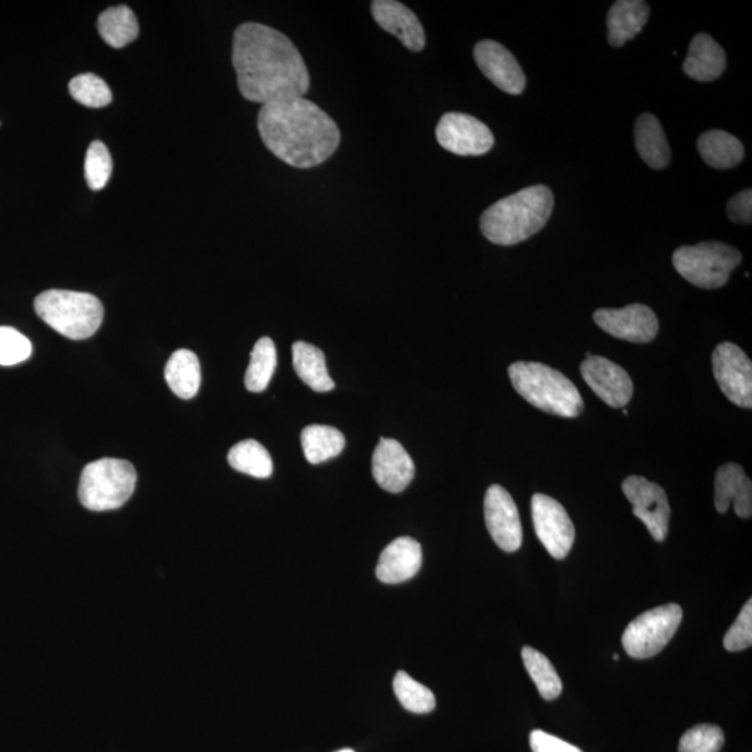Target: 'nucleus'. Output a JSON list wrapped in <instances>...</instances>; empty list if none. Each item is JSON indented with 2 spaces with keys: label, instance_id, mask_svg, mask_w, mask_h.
Masks as SVG:
<instances>
[{
  "label": "nucleus",
  "instance_id": "obj_1",
  "mask_svg": "<svg viewBox=\"0 0 752 752\" xmlns=\"http://www.w3.org/2000/svg\"><path fill=\"white\" fill-rule=\"evenodd\" d=\"M233 68L240 94L256 104L304 98L309 73L296 45L278 30L244 23L233 37Z\"/></svg>",
  "mask_w": 752,
  "mask_h": 752
},
{
  "label": "nucleus",
  "instance_id": "obj_2",
  "mask_svg": "<svg viewBox=\"0 0 752 752\" xmlns=\"http://www.w3.org/2000/svg\"><path fill=\"white\" fill-rule=\"evenodd\" d=\"M258 131L274 156L297 169L324 164L340 144L337 121L306 98L262 105L258 114Z\"/></svg>",
  "mask_w": 752,
  "mask_h": 752
},
{
  "label": "nucleus",
  "instance_id": "obj_3",
  "mask_svg": "<svg viewBox=\"0 0 752 752\" xmlns=\"http://www.w3.org/2000/svg\"><path fill=\"white\" fill-rule=\"evenodd\" d=\"M555 198L547 186L525 188L482 213L480 227L486 240L497 246H515L537 235L552 215Z\"/></svg>",
  "mask_w": 752,
  "mask_h": 752
},
{
  "label": "nucleus",
  "instance_id": "obj_4",
  "mask_svg": "<svg viewBox=\"0 0 752 752\" xmlns=\"http://www.w3.org/2000/svg\"><path fill=\"white\" fill-rule=\"evenodd\" d=\"M509 376L517 393L533 408L545 413L576 419L584 410V401L576 385L559 371L541 363H518L509 367Z\"/></svg>",
  "mask_w": 752,
  "mask_h": 752
},
{
  "label": "nucleus",
  "instance_id": "obj_5",
  "mask_svg": "<svg viewBox=\"0 0 752 752\" xmlns=\"http://www.w3.org/2000/svg\"><path fill=\"white\" fill-rule=\"evenodd\" d=\"M35 313L56 332L71 340L93 337L104 321V306L89 293L47 291L34 302Z\"/></svg>",
  "mask_w": 752,
  "mask_h": 752
},
{
  "label": "nucleus",
  "instance_id": "obj_6",
  "mask_svg": "<svg viewBox=\"0 0 752 752\" xmlns=\"http://www.w3.org/2000/svg\"><path fill=\"white\" fill-rule=\"evenodd\" d=\"M137 471L130 461L101 459L86 465L81 474L79 500L91 512L116 510L136 490Z\"/></svg>",
  "mask_w": 752,
  "mask_h": 752
},
{
  "label": "nucleus",
  "instance_id": "obj_7",
  "mask_svg": "<svg viewBox=\"0 0 752 752\" xmlns=\"http://www.w3.org/2000/svg\"><path fill=\"white\" fill-rule=\"evenodd\" d=\"M673 266L685 281L713 291L728 283L731 272L740 266L741 254L720 242L684 246L673 252Z\"/></svg>",
  "mask_w": 752,
  "mask_h": 752
},
{
  "label": "nucleus",
  "instance_id": "obj_8",
  "mask_svg": "<svg viewBox=\"0 0 752 752\" xmlns=\"http://www.w3.org/2000/svg\"><path fill=\"white\" fill-rule=\"evenodd\" d=\"M682 620L683 609L678 603L663 604L639 614L624 630V650L634 659L655 657L673 638Z\"/></svg>",
  "mask_w": 752,
  "mask_h": 752
},
{
  "label": "nucleus",
  "instance_id": "obj_9",
  "mask_svg": "<svg viewBox=\"0 0 752 752\" xmlns=\"http://www.w3.org/2000/svg\"><path fill=\"white\" fill-rule=\"evenodd\" d=\"M435 134L442 149L460 156L485 155L495 144L490 127L470 115L457 111L442 116Z\"/></svg>",
  "mask_w": 752,
  "mask_h": 752
},
{
  "label": "nucleus",
  "instance_id": "obj_10",
  "mask_svg": "<svg viewBox=\"0 0 752 752\" xmlns=\"http://www.w3.org/2000/svg\"><path fill=\"white\" fill-rule=\"evenodd\" d=\"M531 510L537 537L549 555L559 561L566 557L576 540V528L566 509L553 497L537 494L532 496Z\"/></svg>",
  "mask_w": 752,
  "mask_h": 752
},
{
  "label": "nucleus",
  "instance_id": "obj_11",
  "mask_svg": "<svg viewBox=\"0 0 752 752\" xmlns=\"http://www.w3.org/2000/svg\"><path fill=\"white\" fill-rule=\"evenodd\" d=\"M713 368L721 393L731 403L752 408V363L743 350L733 343H720L713 354Z\"/></svg>",
  "mask_w": 752,
  "mask_h": 752
},
{
  "label": "nucleus",
  "instance_id": "obj_12",
  "mask_svg": "<svg viewBox=\"0 0 752 752\" xmlns=\"http://www.w3.org/2000/svg\"><path fill=\"white\" fill-rule=\"evenodd\" d=\"M622 490L633 505V515L644 522L654 540L665 541L669 532L670 505L662 486L644 477L632 475L624 480Z\"/></svg>",
  "mask_w": 752,
  "mask_h": 752
},
{
  "label": "nucleus",
  "instance_id": "obj_13",
  "mask_svg": "<svg viewBox=\"0 0 752 752\" xmlns=\"http://www.w3.org/2000/svg\"><path fill=\"white\" fill-rule=\"evenodd\" d=\"M485 525L492 540L505 552H516L522 543L520 515L509 492L501 485L487 487L484 501Z\"/></svg>",
  "mask_w": 752,
  "mask_h": 752
},
{
  "label": "nucleus",
  "instance_id": "obj_14",
  "mask_svg": "<svg viewBox=\"0 0 752 752\" xmlns=\"http://www.w3.org/2000/svg\"><path fill=\"white\" fill-rule=\"evenodd\" d=\"M594 321L604 332L632 343L653 342L659 332L657 315L643 304L620 309H598L594 313Z\"/></svg>",
  "mask_w": 752,
  "mask_h": 752
},
{
  "label": "nucleus",
  "instance_id": "obj_15",
  "mask_svg": "<svg viewBox=\"0 0 752 752\" xmlns=\"http://www.w3.org/2000/svg\"><path fill=\"white\" fill-rule=\"evenodd\" d=\"M581 375L594 393L613 409H622L633 398L634 385L630 375L611 360L591 355L581 364Z\"/></svg>",
  "mask_w": 752,
  "mask_h": 752
},
{
  "label": "nucleus",
  "instance_id": "obj_16",
  "mask_svg": "<svg viewBox=\"0 0 752 752\" xmlns=\"http://www.w3.org/2000/svg\"><path fill=\"white\" fill-rule=\"evenodd\" d=\"M474 58L485 78L503 93L520 95L526 90V75L510 50L495 40L485 39L475 45Z\"/></svg>",
  "mask_w": 752,
  "mask_h": 752
},
{
  "label": "nucleus",
  "instance_id": "obj_17",
  "mask_svg": "<svg viewBox=\"0 0 752 752\" xmlns=\"http://www.w3.org/2000/svg\"><path fill=\"white\" fill-rule=\"evenodd\" d=\"M373 475L383 490L400 494L414 479V461L400 442L380 436L373 456Z\"/></svg>",
  "mask_w": 752,
  "mask_h": 752
},
{
  "label": "nucleus",
  "instance_id": "obj_18",
  "mask_svg": "<svg viewBox=\"0 0 752 752\" xmlns=\"http://www.w3.org/2000/svg\"><path fill=\"white\" fill-rule=\"evenodd\" d=\"M371 12L384 32L395 35L411 52L425 48V33L419 17L403 3L395 0H374Z\"/></svg>",
  "mask_w": 752,
  "mask_h": 752
},
{
  "label": "nucleus",
  "instance_id": "obj_19",
  "mask_svg": "<svg viewBox=\"0 0 752 752\" xmlns=\"http://www.w3.org/2000/svg\"><path fill=\"white\" fill-rule=\"evenodd\" d=\"M423 564V549L411 537H400L390 542L380 553L376 564V577L385 584L409 581L420 572Z\"/></svg>",
  "mask_w": 752,
  "mask_h": 752
},
{
  "label": "nucleus",
  "instance_id": "obj_20",
  "mask_svg": "<svg viewBox=\"0 0 752 752\" xmlns=\"http://www.w3.org/2000/svg\"><path fill=\"white\" fill-rule=\"evenodd\" d=\"M733 503L736 515L741 518L752 516V485L743 467L728 462L719 467L715 477V507L725 515Z\"/></svg>",
  "mask_w": 752,
  "mask_h": 752
},
{
  "label": "nucleus",
  "instance_id": "obj_21",
  "mask_svg": "<svg viewBox=\"0 0 752 752\" xmlns=\"http://www.w3.org/2000/svg\"><path fill=\"white\" fill-rule=\"evenodd\" d=\"M683 70L690 79L700 81V83H710L725 73V50L708 34L695 35L691 40Z\"/></svg>",
  "mask_w": 752,
  "mask_h": 752
},
{
  "label": "nucleus",
  "instance_id": "obj_22",
  "mask_svg": "<svg viewBox=\"0 0 752 752\" xmlns=\"http://www.w3.org/2000/svg\"><path fill=\"white\" fill-rule=\"evenodd\" d=\"M649 7L642 0H619L608 13V40L614 48L633 39L648 23Z\"/></svg>",
  "mask_w": 752,
  "mask_h": 752
},
{
  "label": "nucleus",
  "instance_id": "obj_23",
  "mask_svg": "<svg viewBox=\"0 0 752 752\" xmlns=\"http://www.w3.org/2000/svg\"><path fill=\"white\" fill-rule=\"evenodd\" d=\"M634 139L645 164L653 169H663L669 165V142L658 118L649 114L639 116L635 121Z\"/></svg>",
  "mask_w": 752,
  "mask_h": 752
},
{
  "label": "nucleus",
  "instance_id": "obj_24",
  "mask_svg": "<svg viewBox=\"0 0 752 752\" xmlns=\"http://www.w3.org/2000/svg\"><path fill=\"white\" fill-rule=\"evenodd\" d=\"M293 367L298 378L315 392L333 390L334 383L327 368V360L321 349L306 342H296L292 348Z\"/></svg>",
  "mask_w": 752,
  "mask_h": 752
},
{
  "label": "nucleus",
  "instance_id": "obj_25",
  "mask_svg": "<svg viewBox=\"0 0 752 752\" xmlns=\"http://www.w3.org/2000/svg\"><path fill=\"white\" fill-rule=\"evenodd\" d=\"M165 379L180 399L195 398L201 386V365L196 353L185 349L173 353L165 367Z\"/></svg>",
  "mask_w": 752,
  "mask_h": 752
},
{
  "label": "nucleus",
  "instance_id": "obj_26",
  "mask_svg": "<svg viewBox=\"0 0 752 752\" xmlns=\"http://www.w3.org/2000/svg\"><path fill=\"white\" fill-rule=\"evenodd\" d=\"M698 151L706 165L714 169H731L744 157V146L735 136L721 130L706 131L698 139Z\"/></svg>",
  "mask_w": 752,
  "mask_h": 752
},
{
  "label": "nucleus",
  "instance_id": "obj_27",
  "mask_svg": "<svg viewBox=\"0 0 752 752\" xmlns=\"http://www.w3.org/2000/svg\"><path fill=\"white\" fill-rule=\"evenodd\" d=\"M98 32L105 44L120 49L139 37L140 25L133 10L127 7H115L101 14Z\"/></svg>",
  "mask_w": 752,
  "mask_h": 752
},
{
  "label": "nucleus",
  "instance_id": "obj_28",
  "mask_svg": "<svg viewBox=\"0 0 752 752\" xmlns=\"http://www.w3.org/2000/svg\"><path fill=\"white\" fill-rule=\"evenodd\" d=\"M302 446L304 456L312 465H321L342 454L345 438L333 426L308 425L302 432Z\"/></svg>",
  "mask_w": 752,
  "mask_h": 752
},
{
  "label": "nucleus",
  "instance_id": "obj_29",
  "mask_svg": "<svg viewBox=\"0 0 752 752\" xmlns=\"http://www.w3.org/2000/svg\"><path fill=\"white\" fill-rule=\"evenodd\" d=\"M228 465L243 474L254 479H269L273 472V461L269 451L259 442L247 439L238 442L227 455Z\"/></svg>",
  "mask_w": 752,
  "mask_h": 752
},
{
  "label": "nucleus",
  "instance_id": "obj_30",
  "mask_svg": "<svg viewBox=\"0 0 752 752\" xmlns=\"http://www.w3.org/2000/svg\"><path fill=\"white\" fill-rule=\"evenodd\" d=\"M277 348L271 338H261L254 345L250 365H248L244 384L250 392H263L271 383L274 369H277Z\"/></svg>",
  "mask_w": 752,
  "mask_h": 752
},
{
  "label": "nucleus",
  "instance_id": "obj_31",
  "mask_svg": "<svg viewBox=\"0 0 752 752\" xmlns=\"http://www.w3.org/2000/svg\"><path fill=\"white\" fill-rule=\"evenodd\" d=\"M521 657L528 674L540 691L541 697L547 701L557 698L562 694L563 685L551 660L532 647L522 648Z\"/></svg>",
  "mask_w": 752,
  "mask_h": 752
},
{
  "label": "nucleus",
  "instance_id": "obj_32",
  "mask_svg": "<svg viewBox=\"0 0 752 752\" xmlns=\"http://www.w3.org/2000/svg\"><path fill=\"white\" fill-rule=\"evenodd\" d=\"M396 697L404 709L413 714H430L435 709L436 698L434 693L424 684L415 682L410 674L398 672L393 679Z\"/></svg>",
  "mask_w": 752,
  "mask_h": 752
},
{
  "label": "nucleus",
  "instance_id": "obj_33",
  "mask_svg": "<svg viewBox=\"0 0 752 752\" xmlns=\"http://www.w3.org/2000/svg\"><path fill=\"white\" fill-rule=\"evenodd\" d=\"M69 90L73 99L86 108H104L111 103V91L98 75L85 73L70 81Z\"/></svg>",
  "mask_w": 752,
  "mask_h": 752
},
{
  "label": "nucleus",
  "instance_id": "obj_34",
  "mask_svg": "<svg viewBox=\"0 0 752 752\" xmlns=\"http://www.w3.org/2000/svg\"><path fill=\"white\" fill-rule=\"evenodd\" d=\"M111 156L104 142L94 141L86 151L85 179L91 190H103L111 175Z\"/></svg>",
  "mask_w": 752,
  "mask_h": 752
},
{
  "label": "nucleus",
  "instance_id": "obj_35",
  "mask_svg": "<svg viewBox=\"0 0 752 752\" xmlns=\"http://www.w3.org/2000/svg\"><path fill=\"white\" fill-rule=\"evenodd\" d=\"M725 735L718 726L697 725L685 731L679 743L680 752H719Z\"/></svg>",
  "mask_w": 752,
  "mask_h": 752
},
{
  "label": "nucleus",
  "instance_id": "obj_36",
  "mask_svg": "<svg viewBox=\"0 0 752 752\" xmlns=\"http://www.w3.org/2000/svg\"><path fill=\"white\" fill-rule=\"evenodd\" d=\"M33 345L23 333L10 327H0V365L10 367L32 357Z\"/></svg>",
  "mask_w": 752,
  "mask_h": 752
},
{
  "label": "nucleus",
  "instance_id": "obj_37",
  "mask_svg": "<svg viewBox=\"0 0 752 752\" xmlns=\"http://www.w3.org/2000/svg\"><path fill=\"white\" fill-rule=\"evenodd\" d=\"M752 644V602L751 599L745 602L743 609L736 619L733 626L726 633L724 645L730 653H739L750 648Z\"/></svg>",
  "mask_w": 752,
  "mask_h": 752
},
{
  "label": "nucleus",
  "instance_id": "obj_38",
  "mask_svg": "<svg viewBox=\"0 0 752 752\" xmlns=\"http://www.w3.org/2000/svg\"><path fill=\"white\" fill-rule=\"evenodd\" d=\"M530 745L532 752H583L578 747L542 730L532 731Z\"/></svg>",
  "mask_w": 752,
  "mask_h": 752
},
{
  "label": "nucleus",
  "instance_id": "obj_39",
  "mask_svg": "<svg viewBox=\"0 0 752 752\" xmlns=\"http://www.w3.org/2000/svg\"><path fill=\"white\" fill-rule=\"evenodd\" d=\"M728 215L735 223H747V225H751L752 191L750 188L730 198L728 202Z\"/></svg>",
  "mask_w": 752,
  "mask_h": 752
},
{
  "label": "nucleus",
  "instance_id": "obj_40",
  "mask_svg": "<svg viewBox=\"0 0 752 752\" xmlns=\"http://www.w3.org/2000/svg\"><path fill=\"white\" fill-rule=\"evenodd\" d=\"M338 752H354V751H353V750H350V749H344V750H340V751H338Z\"/></svg>",
  "mask_w": 752,
  "mask_h": 752
}]
</instances>
